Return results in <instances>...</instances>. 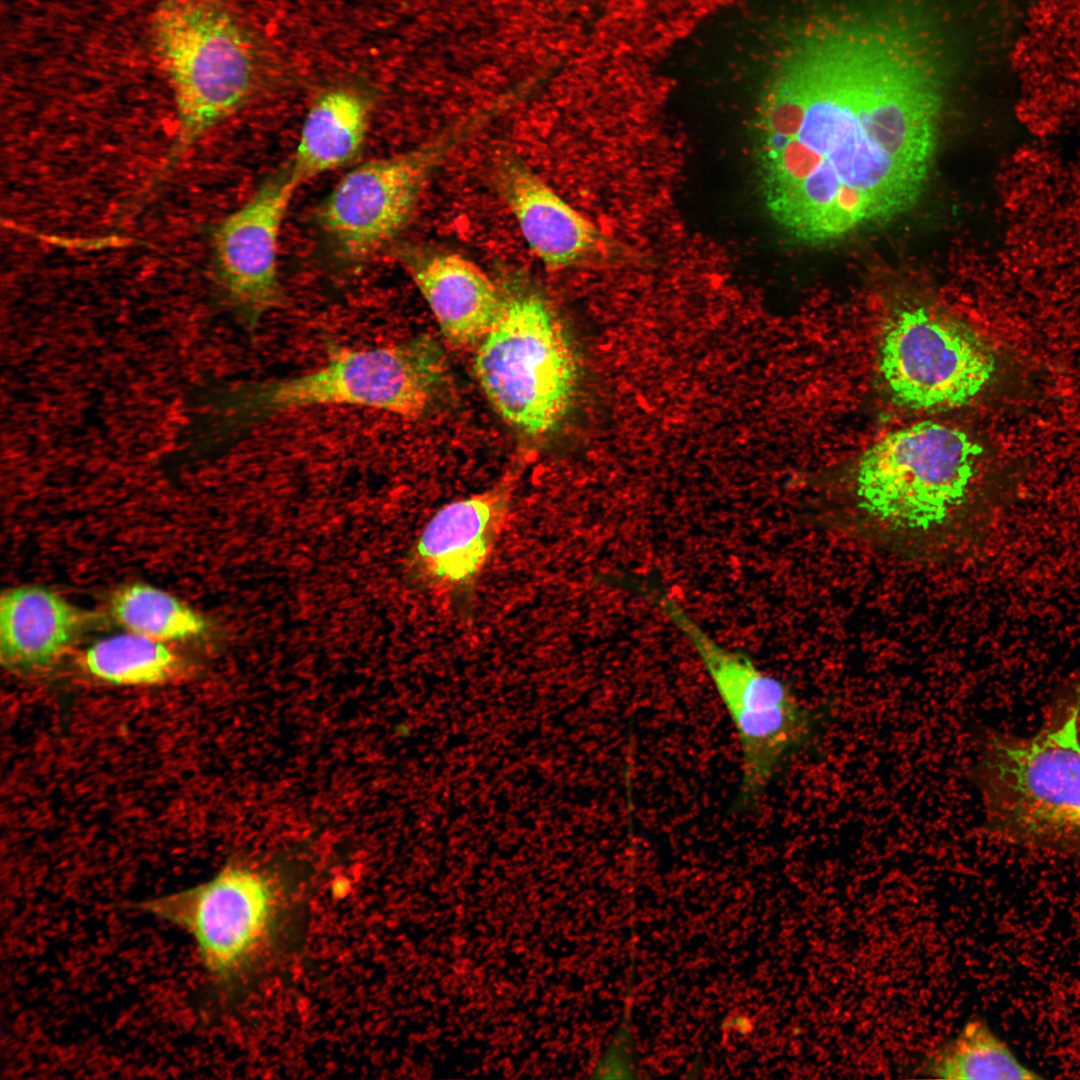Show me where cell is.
<instances>
[{"instance_id": "11", "label": "cell", "mask_w": 1080, "mask_h": 1080, "mask_svg": "<svg viewBox=\"0 0 1080 1080\" xmlns=\"http://www.w3.org/2000/svg\"><path fill=\"white\" fill-rule=\"evenodd\" d=\"M298 187L288 166L281 169L215 230L217 281L226 303L249 330L285 302L278 272V239Z\"/></svg>"}, {"instance_id": "3", "label": "cell", "mask_w": 1080, "mask_h": 1080, "mask_svg": "<svg viewBox=\"0 0 1080 1080\" xmlns=\"http://www.w3.org/2000/svg\"><path fill=\"white\" fill-rule=\"evenodd\" d=\"M974 778L989 834L1080 857V680L1056 691L1034 734L988 735Z\"/></svg>"}, {"instance_id": "15", "label": "cell", "mask_w": 1080, "mask_h": 1080, "mask_svg": "<svg viewBox=\"0 0 1080 1080\" xmlns=\"http://www.w3.org/2000/svg\"><path fill=\"white\" fill-rule=\"evenodd\" d=\"M91 622L89 614L54 590L11 587L0 598V662L7 671L30 673L54 664Z\"/></svg>"}, {"instance_id": "18", "label": "cell", "mask_w": 1080, "mask_h": 1080, "mask_svg": "<svg viewBox=\"0 0 1080 1080\" xmlns=\"http://www.w3.org/2000/svg\"><path fill=\"white\" fill-rule=\"evenodd\" d=\"M80 664L94 679L118 686L162 684L184 670L182 658L165 642L132 632L93 643Z\"/></svg>"}, {"instance_id": "19", "label": "cell", "mask_w": 1080, "mask_h": 1080, "mask_svg": "<svg viewBox=\"0 0 1080 1080\" xmlns=\"http://www.w3.org/2000/svg\"><path fill=\"white\" fill-rule=\"evenodd\" d=\"M113 620L132 633L158 641H185L209 630L204 616L174 595L145 583H131L112 595Z\"/></svg>"}, {"instance_id": "1", "label": "cell", "mask_w": 1080, "mask_h": 1080, "mask_svg": "<svg viewBox=\"0 0 1080 1080\" xmlns=\"http://www.w3.org/2000/svg\"><path fill=\"white\" fill-rule=\"evenodd\" d=\"M887 17L812 24L773 61L756 125L761 191L794 240L825 245L919 200L942 111L926 31Z\"/></svg>"}, {"instance_id": "5", "label": "cell", "mask_w": 1080, "mask_h": 1080, "mask_svg": "<svg viewBox=\"0 0 1080 1080\" xmlns=\"http://www.w3.org/2000/svg\"><path fill=\"white\" fill-rule=\"evenodd\" d=\"M294 900L277 868L233 860L205 882L133 906L188 933L208 975L231 988L272 949Z\"/></svg>"}, {"instance_id": "17", "label": "cell", "mask_w": 1080, "mask_h": 1080, "mask_svg": "<svg viewBox=\"0 0 1080 1080\" xmlns=\"http://www.w3.org/2000/svg\"><path fill=\"white\" fill-rule=\"evenodd\" d=\"M928 1077L951 1080H1038L1042 1076L1026 1066L981 1018L967 1021L922 1062Z\"/></svg>"}, {"instance_id": "2", "label": "cell", "mask_w": 1080, "mask_h": 1080, "mask_svg": "<svg viewBox=\"0 0 1080 1080\" xmlns=\"http://www.w3.org/2000/svg\"><path fill=\"white\" fill-rule=\"evenodd\" d=\"M981 453L964 431L939 422L895 430L850 465L818 517L904 557L952 556L963 537Z\"/></svg>"}, {"instance_id": "9", "label": "cell", "mask_w": 1080, "mask_h": 1080, "mask_svg": "<svg viewBox=\"0 0 1080 1080\" xmlns=\"http://www.w3.org/2000/svg\"><path fill=\"white\" fill-rule=\"evenodd\" d=\"M878 370L896 406L940 411L969 404L993 377L996 357L977 331L950 312L905 304L884 321Z\"/></svg>"}, {"instance_id": "8", "label": "cell", "mask_w": 1080, "mask_h": 1080, "mask_svg": "<svg viewBox=\"0 0 1080 1080\" xmlns=\"http://www.w3.org/2000/svg\"><path fill=\"white\" fill-rule=\"evenodd\" d=\"M652 599L692 644L736 730L741 751L742 808L751 807L794 754L816 736L819 714L748 656L719 644L670 595Z\"/></svg>"}, {"instance_id": "20", "label": "cell", "mask_w": 1080, "mask_h": 1080, "mask_svg": "<svg viewBox=\"0 0 1080 1080\" xmlns=\"http://www.w3.org/2000/svg\"><path fill=\"white\" fill-rule=\"evenodd\" d=\"M609 1047L601 1061L597 1073L603 1077H636L639 1070V1057L631 1025L627 1017L611 1039Z\"/></svg>"}, {"instance_id": "7", "label": "cell", "mask_w": 1080, "mask_h": 1080, "mask_svg": "<svg viewBox=\"0 0 1080 1080\" xmlns=\"http://www.w3.org/2000/svg\"><path fill=\"white\" fill-rule=\"evenodd\" d=\"M504 312L482 340L474 372L496 412L528 435L553 430L571 405L576 366L555 315L537 292L511 285Z\"/></svg>"}, {"instance_id": "6", "label": "cell", "mask_w": 1080, "mask_h": 1080, "mask_svg": "<svg viewBox=\"0 0 1080 1080\" xmlns=\"http://www.w3.org/2000/svg\"><path fill=\"white\" fill-rule=\"evenodd\" d=\"M152 40L178 113L173 162L247 102L255 84L254 57L234 18L208 0H162Z\"/></svg>"}, {"instance_id": "12", "label": "cell", "mask_w": 1080, "mask_h": 1080, "mask_svg": "<svg viewBox=\"0 0 1080 1080\" xmlns=\"http://www.w3.org/2000/svg\"><path fill=\"white\" fill-rule=\"evenodd\" d=\"M516 477L439 509L419 534L411 567L425 583L470 588L487 564L508 517Z\"/></svg>"}, {"instance_id": "14", "label": "cell", "mask_w": 1080, "mask_h": 1080, "mask_svg": "<svg viewBox=\"0 0 1080 1080\" xmlns=\"http://www.w3.org/2000/svg\"><path fill=\"white\" fill-rule=\"evenodd\" d=\"M496 182L529 248L547 269L576 265L600 247L595 225L520 160H501Z\"/></svg>"}, {"instance_id": "13", "label": "cell", "mask_w": 1080, "mask_h": 1080, "mask_svg": "<svg viewBox=\"0 0 1080 1080\" xmlns=\"http://www.w3.org/2000/svg\"><path fill=\"white\" fill-rule=\"evenodd\" d=\"M399 257L451 344H475L500 320L504 292L470 260L420 247H404Z\"/></svg>"}, {"instance_id": "16", "label": "cell", "mask_w": 1080, "mask_h": 1080, "mask_svg": "<svg viewBox=\"0 0 1080 1080\" xmlns=\"http://www.w3.org/2000/svg\"><path fill=\"white\" fill-rule=\"evenodd\" d=\"M369 111L364 98L346 88L321 94L310 107L288 164L293 179L303 182L337 169L362 147Z\"/></svg>"}, {"instance_id": "4", "label": "cell", "mask_w": 1080, "mask_h": 1080, "mask_svg": "<svg viewBox=\"0 0 1080 1080\" xmlns=\"http://www.w3.org/2000/svg\"><path fill=\"white\" fill-rule=\"evenodd\" d=\"M446 376L443 348L429 336L399 344L335 348L320 367L291 378L241 385L223 399L230 424L243 426L295 409L347 405L423 415Z\"/></svg>"}, {"instance_id": "10", "label": "cell", "mask_w": 1080, "mask_h": 1080, "mask_svg": "<svg viewBox=\"0 0 1080 1080\" xmlns=\"http://www.w3.org/2000/svg\"><path fill=\"white\" fill-rule=\"evenodd\" d=\"M473 116L416 148L367 161L335 185L319 221L345 260H367L387 245L412 215L424 184L440 163L486 122Z\"/></svg>"}]
</instances>
